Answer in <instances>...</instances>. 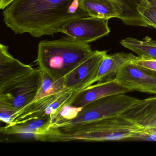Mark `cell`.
Here are the masks:
<instances>
[{
    "label": "cell",
    "mask_w": 156,
    "mask_h": 156,
    "mask_svg": "<svg viewBox=\"0 0 156 156\" xmlns=\"http://www.w3.org/2000/svg\"><path fill=\"white\" fill-rule=\"evenodd\" d=\"M18 111V109L12 105L0 102V120L7 125H12L13 123Z\"/></svg>",
    "instance_id": "cell-21"
},
{
    "label": "cell",
    "mask_w": 156,
    "mask_h": 156,
    "mask_svg": "<svg viewBox=\"0 0 156 156\" xmlns=\"http://www.w3.org/2000/svg\"><path fill=\"white\" fill-rule=\"evenodd\" d=\"M13 1V0H0V9L3 10Z\"/></svg>",
    "instance_id": "cell-23"
},
{
    "label": "cell",
    "mask_w": 156,
    "mask_h": 156,
    "mask_svg": "<svg viewBox=\"0 0 156 156\" xmlns=\"http://www.w3.org/2000/svg\"><path fill=\"white\" fill-rule=\"evenodd\" d=\"M77 92L66 88L60 93L33 101L17 112L12 124L45 116H53L64 106L71 104Z\"/></svg>",
    "instance_id": "cell-5"
},
{
    "label": "cell",
    "mask_w": 156,
    "mask_h": 156,
    "mask_svg": "<svg viewBox=\"0 0 156 156\" xmlns=\"http://www.w3.org/2000/svg\"><path fill=\"white\" fill-rule=\"evenodd\" d=\"M108 21L91 16L81 17L67 23L60 33L76 41L88 44L109 33Z\"/></svg>",
    "instance_id": "cell-6"
},
{
    "label": "cell",
    "mask_w": 156,
    "mask_h": 156,
    "mask_svg": "<svg viewBox=\"0 0 156 156\" xmlns=\"http://www.w3.org/2000/svg\"><path fill=\"white\" fill-rule=\"evenodd\" d=\"M144 129L121 115L104 119L63 129L50 128L35 140L47 142H67L74 140L104 141L127 139H142Z\"/></svg>",
    "instance_id": "cell-2"
},
{
    "label": "cell",
    "mask_w": 156,
    "mask_h": 156,
    "mask_svg": "<svg viewBox=\"0 0 156 156\" xmlns=\"http://www.w3.org/2000/svg\"><path fill=\"white\" fill-rule=\"evenodd\" d=\"M140 100L125 94L105 97L83 107L77 117L74 119L54 123L50 128L66 129L104 119L120 115Z\"/></svg>",
    "instance_id": "cell-4"
},
{
    "label": "cell",
    "mask_w": 156,
    "mask_h": 156,
    "mask_svg": "<svg viewBox=\"0 0 156 156\" xmlns=\"http://www.w3.org/2000/svg\"><path fill=\"white\" fill-rule=\"evenodd\" d=\"M82 0H13L3 10V21L16 34L40 38L60 33L71 20L87 16Z\"/></svg>",
    "instance_id": "cell-1"
},
{
    "label": "cell",
    "mask_w": 156,
    "mask_h": 156,
    "mask_svg": "<svg viewBox=\"0 0 156 156\" xmlns=\"http://www.w3.org/2000/svg\"><path fill=\"white\" fill-rule=\"evenodd\" d=\"M51 116L34 119L25 122L7 125L1 127V132L8 135L31 134L34 137L44 134L51 125Z\"/></svg>",
    "instance_id": "cell-15"
},
{
    "label": "cell",
    "mask_w": 156,
    "mask_h": 156,
    "mask_svg": "<svg viewBox=\"0 0 156 156\" xmlns=\"http://www.w3.org/2000/svg\"><path fill=\"white\" fill-rule=\"evenodd\" d=\"M34 70L30 66L13 57L9 52L8 46L0 44V93L8 91Z\"/></svg>",
    "instance_id": "cell-9"
},
{
    "label": "cell",
    "mask_w": 156,
    "mask_h": 156,
    "mask_svg": "<svg viewBox=\"0 0 156 156\" xmlns=\"http://www.w3.org/2000/svg\"><path fill=\"white\" fill-rule=\"evenodd\" d=\"M131 92L122 86L116 79L98 83L77 92L70 105L82 108L89 103L105 97Z\"/></svg>",
    "instance_id": "cell-11"
},
{
    "label": "cell",
    "mask_w": 156,
    "mask_h": 156,
    "mask_svg": "<svg viewBox=\"0 0 156 156\" xmlns=\"http://www.w3.org/2000/svg\"><path fill=\"white\" fill-rule=\"evenodd\" d=\"M115 79L131 91L156 94V72L131 62L120 68Z\"/></svg>",
    "instance_id": "cell-7"
},
{
    "label": "cell",
    "mask_w": 156,
    "mask_h": 156,
    "mask_svg": "<svg viewBox=\"0 0 156 156\" xmlns=\"http://www.w3.org/2000/svg\"><path fill=\"white\" fill-rule=\"evenodd\" d=\"M122 5L124 13L122 21L126 25L148 27L138 12L137 7L142 0H116Z\"/></svg>",
    "instance_id": "cell-17"
},
{
    "label": "cell",
    "mask_w": 156,
    "mask_h": 156,
    "mask_svg": "<svg viewBox=\"0 0 156 156\" xmlns=\"http://www.w3.org/2000/svg\"><path fill=\"white\" fill-rule=\"evenodd\" d=\"M41 83V70L35 69L25 79L0 93V102L12 105L19 111L34 100Z\"/></svg>",
    "instance_id": "cell-8"
},
{
    "label": "cell",
    "mask_w": 156,
    "mask_h": 156,
    "mask_svg": "<svg viewBox=\"0 0 156 156\" xmlns=\"http://www.w3.org/2000/svg\"><path fill=\"white\" fill-rule=\"evenodd\" d=\"M88 44L66 37L53 41L44 40L38 44L37 64L39 69L54 79L65 77L93 54Z\"/></svg>",
    "instance_id": "cell-3"
},
{
    "label": "cell",
    "mask_w": 156,
    "mask_h": 156,
    "mask_svg": "<svg viewBox=\"0 0 156 156\" xmlns=\"http://www.w3.org/2000/svg\"><path fill=\"white\" fill-rule=\"evenodd\" d=\"M120 44L136 53L140 59L156 60V40L149 37L142 40L129 37L122 40Z\"/></svg>",
    "instance_id": "cell-16"
},
{
    "label": "cell",
    "mask_w": 156,
    "mask_h": 156,
    "mask_svg": "<svg viewBox=\"0 0 156 156\" xmlns=\"http://www.w3.org/2000/svg\"><path fill=\"white\" fill-rule=\"evenodd\" d=\"M106 51H94L93 54L65 77V87L79 92L94 84Z\"/></svg>",
    "instance_id": "cell-10"
},
{
    "label": "cell",
    "mask_w": 156,
    "mask_h": 156,
    "mask_svg": "<svg viewBox=\"0 0 156 156\" xmlns=\"http://www.w3.org/2000/svg\"><path fill=\"white\" fill-rule=\"evenodd\" d=\"M137 9L148 27L156 29V0H142Z\"/></svg>",
    "instance_id": "cell-19"
},
{
    "label": "cell",
    "mask_w": 156,
    "mask_h": 156,
    "mask_svg": "<svg viewBox=\"0 0 156 156\" xmlns=\"http://www.w3.org/2000/svg\"><path fill=\"white\" fill-rule=\"evenodd\" d=\"M139 58V56H136L133 54L124 52L107 55L100 64L94 84L96 82L101 83L114 80L122 66Z\"/></svg>",
    "instance_id": "cell-13"
},
{
    "label": "cell",
    "mask_w": 156,
    "mask_h": 156,
    "mask_svg": "<svg viewBox=\"0 0 156 156\" xmlns=\"http://www.w3.org/2000/svg\"><path fill=\"white\" fill-rule=\"evenodd\" d=\"M146 131H156V96L140 100L120 115Z\"/></svg>",
    "instance_id": "cell-12"
},
{
    "label": "cell",
    "mask_w": 156,
    "mask_h": 156,
    "mask_svg": "<svg viewBox=\"0 0 156 156\" xmlns=\"http://www.w3.org/2000/svg\"><path fill=\"white\" fill-rule=\"evenodd\" d=\"M64 83L65 77L62 79H54L46 72L41 70V86L33 101L62 92L66 89Z\"/></svg>",
    "instance_id": "cell-18"
},
{
    "label": "cell",
    "mask_w": 156,
    "mask_h": 156,
    "mask_svg": "<svg viewBox=\"0 0 156 156\" xmlns=\"http://www.w3.org/2000/svg\"><path fill=\"white\" fill-rule=\"evenodd\" d=\"M131 62L147 69L156 72V60H143L139 58Z\"/></svg>",
    "instance_id": "cell-22"
},
{
    "label": "cell",
    "mask_w": 156,
    "mask_h": 156,
    "mask_svg": "<svg viewBox=\"0 0 156 156\" xmlns=\"http://www.w3.org/2000/svg\"><path fill=\"white\" fill-rule=\"evenodd\" d=\"M82 6L88 16L99 19L122 20L124 13L123 6L116 0H82Z\"/></svg>",
    "instance_id": "cell-14"
},
{
    "label": "cell",
    "mask_w": 156,
    "mask_h": 156,
    "mask_svg": "<svg viewBox=\"0 0 156 156\" xmlns=\"http://www.w3.org/2000/svg\"><path fill=\"white\" fill-rule=\"evenodd\" d=\"M82 108L83 107L73 106L70 104L65 105L61 108V110L56 115L51 117V125L57 122L68 121L74 119L77 117Z\"/></svg>",
    "instance_id": "cell-20"
}]
</instances>
